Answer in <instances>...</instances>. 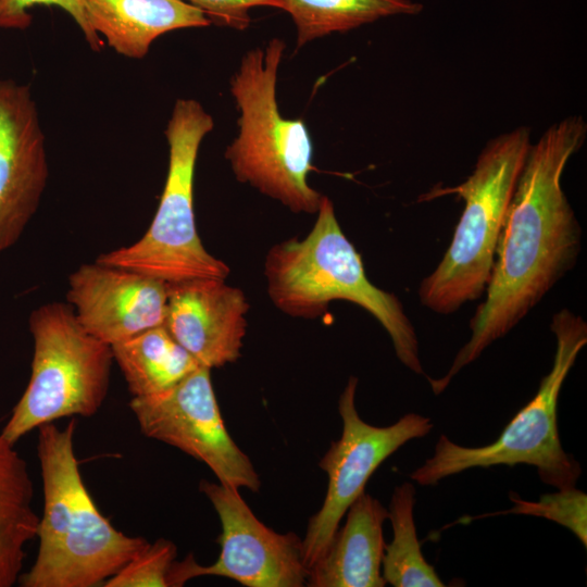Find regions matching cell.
Returning a JSON list of instances; mask_svg holds the SVG:
<instances>
[{"instance_id":"1","label":"cell","mask_w":587,"mask_h":587,"mask_svg":"<svg viewBox=\"0 0 587 587\" xmlns=\"http://www.w3.org/2000/svg\"><path fill=\"white\" fill-rule=\"evenodd\" d=\"M586 134L583 116L570 115L530 143L498 238L486 299L470 322V339L448 372L436 379L427 377L435 395L509 334L574 267L582 228L561 179Z\"/></svg>"},{"instance_id":"2","label":"cell","mask_w":587,"mask_h":587,"mask_svg":"<svg viewBox=\"0 0 587 587\" xmlns=\"http://www.w3.org/2000/svg\"><path fill=\"white\" fill-rule=\"evenodd\" d=\"M76 424L72 417L64 428L53 423L37 428L43 511L38 552L18 578L22 587L103 586L149 545L116 529L97 508L74 450Z\"/></svg>"},{"instance_id":"3","label":"cell","mask_w":587,"mask_h":587,"mask_svg":"<svg viewBox=\"0 0 587 587\" xmlns=\"http://www.w3.org/2000/svg\"><path fill=\"white\" fill-rule=\"evenodd\" d=\"M316 214L304 238L282 241L267 252L264 274L274 305L291 316L314 319L334 300L358 304L385 328L399 361L424 374L417 336L401 301L369 280L329 198L323 196Z\"/></svg>"},{"instance_id":"4","label":"cell","mask_w":587,"mask_h":587,"mask_svg":"<svg viewBox=\"0 0 587 587\" xmlns=\"http://www.w3.org/2000/svg\"><path fill=\"white\" fill-rule=\"evenodd\" d=\"M286 43L272 38L248 50L229 82L238 133L225 151L235 177L295 213H316L323 196L308 183L313 142L301 118L282 115L276 97Z\"/></svg>"},{"instance_id":"5","label":"cell","mask_w":587,"mask_h":587,"mask_svg":"<svg viewBox=\"0 0 587 587\" xmlns=\"http://www.w3.org/2000/svg\"><path fill=\"white\" fill-rule=\"evenodd\" d=\"M530 128L519 126L490 139L471 175L454 187L434 188L419 201L457 195L464 209L437 267L420 284L421 303L451 314L483 296L490 280L496 247L527 151Z\"/></svg>"},{"instance_id":"6","label":"cell","mask_w":587,"mask_h":587,"mask_svg":"<svg viewBox=\"0 0 587 587\" xmlns=\"http://www.w3.org/2000/svg\"><path fill=\"white\" fill-rule=\"evenodd\" d=\"M550 329L555 338L552 367L534 398L508 423L491 444L465 447L441 435L433 457L415 469L410 478L421 486H434L448 476L471 469L496 465L535 466L539 478L558 489L575 487L582 467L561 445L558 401L562 385L580 350L587 344V323L569 309L553 314Z\"/></svg>"},{"instance_id":"7","label":"cell","mask_w":587,"mask_h":587,"mask_svg":"<svg viewBox=\"0 0 587 587\" xmlns=\"http://www.w3.org/2000/svg\"><path fill=\"white\" fill-rule=\"evenodd\" d=\"M213 128L212 115L198 100L179 98L175 101L164 130L168 166L154 217L138 241L104 252L97 262L146 274L167 284L227 278L228 265L203 247L193 211L197 158L202 140Z\"/></svg>"},{"instance_id":"8","label":"cell","mask_w":587,"mask_h":587,"mask_svg":"<svg viewBox=\"0 0 587 587\" xmlns=\"http://www.w3.org/2000/svg\"><path fill=\"white\" fill-rule=\"evenodd\" d=\"M34 354L28 384L0 433L15 445L63 417H90L102 407L114 362L112 347L90 335L67 302L33 310Z\"/></svg>"},{"instance_id":"9","label":"cell","mask_w":587,"mask_h":587,"mask_svg":"<svg viewBox=\"0 0 587 587\" xmlns=\"http://www.w3.org/2000/svg\"><path fill=\"white\" fill-rule=\"evenodd\" d=\"M358 378L351 376L338 400L342 433L321 458L327 475L321 509L311 516L302 539L304 564L310 569L329 546L351 503L363 492L377 467L408 441L425 437L432 420L408 413L388 426H375L361 419L355 407Z\"/></svg>"},{"instance_id":"10","label":"cell","mask_w":587,"mask_h":587,"mask_svg":"<svg viewBox=\"0 0 587 587\" xmlns=\"http://www.w3.org/2000/svg\"><path fill=\"white\" fill-rule=\"evenodd\" d=\"M129 408L145 436L204 463L221 484L253 492L260 490V476L251 460L225 426L211 369L200 365L165 391L133 397Z\"/></svg>"},{"instance_id":"11","label":"cell","mask_w":587,"mask_h":587,"mask_svg":"<svg viewBox=\"0 0 587 587\" xmlns=\"http://www.w3.org/2000/svg\"><path fill=\"white\" fill-rule=\"evenodd\" d=\"M200 491L209 499L221 522L217 560L201 565L187 558L188 579L221 576L247 587L307 586L309 569L302 555V539L279 534L263 524L232 486L202 479Z\"/></svg>"},{"instance_id":"12","label":"cell","mask_w":587,"mask_h":587,"mask_svg":"<svg viewBox=\"0 0 587 587\" xmlns=\"http://www.w3.org/2000/svg\"><path fill=\"white\" fill-rule=\"evenodd\" d=\"M49 178L46 137L28 85L0 79V254L37 212Z\"/></svg>"},{"instance_id":"13","label":"cell","mask_w":587,"mask_h":587,"mask_svg":"<svg viewBox=\"0 0 587 587\" xmlns=\"http://www.w3.org/2000/svg\"><path fill=\"white\" fill-rule=\"evenodd\" d=\"M167 298V283L97 261L68 276L66 300L78 322L110 346L164 325Z\"/></svg>"},{"instance_id":"14","label":"cell","mask_w":587,"mask_h":587,"mask_svg":"<svg viewBox=\"0 0 587 587\" xmlns=\"http://www.w3.org/2000/svg\"><path fill=\"white\" fill-rule=\"evenodd\" d=\"M248 309L245 294L224 279L168 284L164 326L200 365L221 367L240 357Z\"/></svg>"},{"instance_id":"15","label":"cell","mask_w":587,"mask_h":587,"mask_svg":"<svg viewBox=\"0 0 587 587\" xmlns=\"http://www.w3.org/2000/svg\"><path fill=\"white\" fill-rule=\"evenodd\" d=\"M346 522L336 530L323 555L309 569L311 587H384L383 525L387 509L363 492L348 508Z\"/></svg>"},{"instance_id":"16","label":"cell","mask_w":587,"mask_h":587,"mask_svg":"<svg viewBox=\"0 0 587 587\" xmlns=\"http://www.w3.org/2000/svg\"><path fill=\"white\" fill-rule=\"evenodd\" d=\"M91 29L116 53L142 59L160 36L205 27L207 15L185 0H83Z\"/></svg>"},{"instance_id":"17","label":"cell","mask_w":587,"mask_h":587,"mask_svg":"<svg viewBox=\"0 0 587 587\" xmlns=\"http://www.w3.org/2000/svg\"><path fill=\"white\" fill-rule=\"evenodd\" d=\"M38 523L27 463L0 434V587L18 582Z\"/></svg>"},{"instance_id":"18","label":"cell","mask_w":587,"mask_h":587,"mask_svg":"<svg viewBox=\"0 0 587 587\" xmlns=\"http://www.w3.org/2000/svg\"><path fill=\"white\" fill-rule=\"evenodd\" d=\"M111 347L114 362L122 371L133 397H148L165 391L200 366L164 325Z\"/></svg>"},{"instance_id":"19","label":"cell","mask_w":587,"mask_h":587,"mask_svg":"<svg viewBox=\"0 0 587 587\" xmlns=\"http://www.w3.org/2000/svg\"><path fill=\"white\" fill-rule=\"evenodd\" d=\"M288 13L297 30L296 48L396 15H416L423 7L413 0H274Z\"/></svg>"},{"instance_id":"20","label":"cell","mask_w":587,"mask_h":587,"mask_svg":"<svg viewBox=\"0 0 587 587\" xmlns=\"http://www.w3.org/2000/svg\"><path fill=\"white\" fill-rule=\"evenodd\" d=\"M415 488L411 483L396 486L390 498L388 519L394 537L385 546L382 575L394 587H442L445 583L424 558L413 516Z\"/></svg>"},{"instance_id":"21","label":"cell","mask_w":587,"mask_h":587,"mask_svg":"<svg viewBox=\"0 0 587 587\" xmlns=\"http://www.w3.org/2000/svg\"><path fill=\"white\" fill-rule=\"evenodd\" d=\"M177 548L165 538L150 544L120 571L104 587H176Z\"/></svg>"},{"instance_id":"22","label":"cell","mask_w":587,"mask_h":587,"mask_svg":"<svg viewBox=\"0 0 587 587\" xmlns=\"http://www.w3.org/2000/svg\"><path fill=\"white\" fill-rule=\"evenodd\" d=\"M512 509L501 514H526L553 521L571 530L587 547V495L576 487L542 495L538 501H526L510 495Z\"/></svg>"},{"instance_id":"23","label":"cell","mask_w":587,"mask_h":587,"mask_svg":"<svg viewBox=\"0 0 587 587\" xmlns=\"http://www.w3.org/2000/svg\"><path fill=\"white\" fill-rule=\"evenodd\" d=\"M38 5L58 7L65 11L79 27L91 50H101L103 40L91 29L83 0H0V28L27 29L33 22L30 10Z\"/></svg>"},{"instance_id":"24","label":"cell","mask_w":587,"mask_h":587,"mask_svg":"<svg viewBox=\"0 0 587 587\" xmlns=\"http://www.w3.org/2000/svg\"><path fill=\"white\" fill-rule=\"evenodd\" d=\"M200 9L211 23L245 30L251 23L250 11L257 7H273L274 0H185Z\"/></svg>"}]
</instances>
